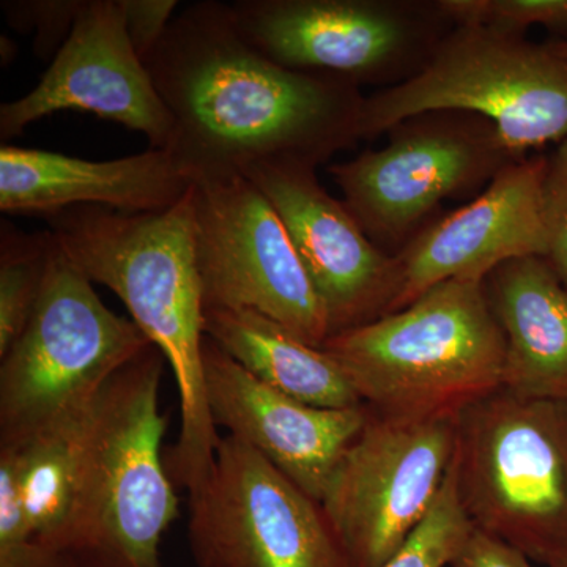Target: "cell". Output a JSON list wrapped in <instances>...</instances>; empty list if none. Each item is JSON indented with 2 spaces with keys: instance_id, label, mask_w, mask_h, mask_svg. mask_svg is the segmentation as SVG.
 <instances>
[{
  "instance_id": "cell-2",
  "label": "cell",
  "mask_w": 567,
  "mask_h": 567,
  "mask_svg": "<svg viewBox=\"0 0 567 567\" xmlns=\"http://www.w3.org/2000/svg\"><path fill=\"white\" fill-rule=\"evenodd\" d=\"M47 219L71 262L121 298L173 369L182 424L167 472L189 496L197 494L210 475L221 436L205 395L207 336L192 189L164 212L76 205Z\"/></svg>"
},
{
  "instance_id": "cell-9",
  "label": "cell",
  "mask_w": 567,
  "mask_h": 567,
  "mask_svg": "<svg viewBox=\"0 0 567 567\" xmlns=\"http://www.w3.org/2000/svg\"><path fill=\"white\" fill-rule=\"evenodd\" d=\"M230 10L270 61L379 91L421 73L454 28L439 0H237Z\"/></svg>"
},
{
  "instance_id": "cell-13",
  "label": "cell",
  "mask_w": 567,
  "mask_h": 567,
  "mask_svg": "<svg viewBox=\"0 0 567 567\" xmlns=\"http://www.w3.org/2000/svg\"><path fill=\"white\" fill-rule=\"evenodd\" d=\"M316 169L303 163H262L244 177L281 216L333 336L390 315L401 270L395 256L368 237L344 200L327 192Z\"/></svg>"
},
{
  "instance_id": "cell-28",
  "label": "cell",
  "mask_w": 567,
  "mask_h": 567,
  "mask_svg": "<svg viewBox=\"0 0 567 567\" xmlns=\"http://www.w3.org/2000/svg\"><path fill=\"white\" fill-rule=\"evenodd\" d=\"M451 567H535L532 559L505 540L473 528Z\"/></svg>"
},
{
  "instance_id": "cell-7",
  "label": "cell",
  "mask_w": 567,
  "mask_h": 567,
  "mask_svg": "<svg viewBox=\"0 0 567 567\" xmlns=\"http://www.w3.org/2000/svg\"><path fill=\"white\" fill-rule=\"evenodd\" d=\"M151 339L112 312L54 238L39 305L0 357V446H20L84 413Z\"/></svg>"
},
{
  "instance_id": "cell-14",
  "label": "cell",
  "mask_w": 567,
  "mask_h": 567,
  "mask_svg": "<svg viewBox=\"0 0 567 567\" xmlns=\"http://www.w3.org/2000/svg\"><path fill=\"white\" fill-rule=\"evenodd\" d=\"M61 111H82L167 148L173 117L126 33L123 0H85L76 25L33 91L0 106V137Z\"/></svg>"
},
{
  "instance_id": "cell-4",
  "label": "cell",
  "mask_w": 567,
  "mask_h": 567,
  "mask_svg": "<svg viewBox=\"0 0 567 567\" xmlns=\"http://www.w3.org/2000/svg\"><path fill=\"white\" fill-rule=\"evenodd\" d=\"M322 349L383 415L458 416L505 379V336L476 279L436 284L401 311L330 336Z\"/></svg>"
},
{
  "instance_id": "cell-8",
  "label": "cell",
  "mask_w": 567,
  "mask_h": 567,
  "mask_svg": "<svg viewBox=\"0 0 567 567\" xmlns=\"http://www.w3.org/2000/svg\"><path fill=\"white\" fill-rule=\"evenodd\" d=\"M385 147L328 169L342 200L383 251L395 256L445 200L480 196L518 162L496 126L465 111H429L395 123Z\"/></svg>"
},
{
  "instance_id": "cell-24",
  "label": "cell",
  "mask_w": 567,
  "mask_h": 567,
  "mask_svg": "<svg viewBox=\"0 0 567 567\" xmlns=\"http://www.w3.org/2000/svg\"><path fill=\"white\" fill-rule=\"evenodd\" d=\"M85 0H7L2 11L10 28L33 35V52L51 61L70 39Z\"/></svg>"
},
{
  "instance_id": "cell-30",
  "label": "cell",
  "mask_w": 567,
  "mask_h": 567,
  "mask_svg": "<svg viewBox=\"0 0 567 567\" xmlns=\"http://www.w3.org/2000/svg\"><path fill=\"white\" fill-rule=\"evenodd\" d=\"M17 44H14V41H11L10 39H7L6 35H2V63L3 65H9L11 61L14 59V54H11L10 48H14Z\"/></svg>"
},
{
  "instance_id": "cell-11",
  "label": "cell",
  "mask_w": 567,
  "mask_h": 567,
  "mask_svg": "<svg viewBox=\"0 0 567 567\" xmlns=\"http://www.w3.org/2000/svg\"><path fill=\"white\" fill-rule=\"evenodd\" d=\"M205 308L248 309L309 346L330 338L327 312L281 216L246 177L192 188Z\"/></svg>"
},
{
  "instance_id": "cell-5",
  "label": "cell",
  "mask_w": 567,
  "mask_h": 567,
  "mask_svg": "<svg viewBox=\"0 0 567 567\" xmlns=\"http://www.w3.org/2000/svg\"><path fill=\"white\" fill-rule=\"evenodd\" d=\"M453 464L476 528L537 565L567 566V401L502 388L466 406Z\"/></svg>"
},
{
  "instance_id": "cell-15",
  "label": "cell",
  "mask_w": 567,
  "mask_h": 567,
  "mask_svg": "<svg viewBox=\"0 0 567 567\" xmlns=\"http://www.w3.org/2000/svg\"><path fill=\"white\" fill-rule=\"evenodd\" d=\"M546 155L525 156L496 175L480 196L436 216L398 254L401 311L436 284L484 281L507 260L546 256L540 186Z\"/></svg>"
},
{
  "instance_id": "cell-29",
  "label": "cell",
  "mask_w": 567,
  "mask_h": 567,
  "mask_svg": "<svg viewBox=\"0 0 567 567\" xmlns=\"http://www.w3.org/2000/svg\"><path fill=\"white\" fill-rule=\"evenodd\" d=\"M0 567H82L80 559L65 550L37 539L0 547Z\"/></svg>"
},
{
  "instance_id": "cell-22",
  "label": "cell",
  "mask_w": 567,
  "mask_h": 567,
  "mask_svg": "<svg viewBox=\"0 0 567 567\" xmlns=\"http://www.w3.org/2000/svg\"><path fill=\"white\" fill-rule=\"evenodd\" d=\"M473 522L458 496L456 470L451 464L434 506L401 550L382 567H447L465 543Z\"/></svg>"
},
{
  "instance_id": "cell-10",
  "label": "cell",
  "mask_w": 567,
  "mask_h": 567,
  "mask_svg": "<svg viewBox=\"0 0 567 567\" xmlns=\"http://www.w3.org/2000/svg\"><path fill=\"white\" fill-rule=\"evenodd\" d=\"M457 445V416L369 409L336 466L322 506L350 567H382L434 506Z\"/></svg>"
},
{
  "instance_id": "cell-16",
  "label": "cell",
  "mask_w": 567,
  "mask_h": 567,
  "mask_svg": "<svg viewBox=\"0 0 567 567\" xmlns=\"http://www.w3.org/2000/svg\"><path fill=\"white\" fill-rule=\"evenodd\" d=\"M205 395L216 427L262 454L317 503L363 427L369 406L320 409L260 382L212 339L204 346Z\"/></svg>"
},
{
  "instance_id": "cell-32",
  "label": "cell",
  "mask_w": 567,
  "mask_h": 567,
  "mask_svg": "<svg viewBox=\"0 0 567 567\" xmlns=\"http://www.w3.org/2000/svg\"><path fill=\"white\" fill-rule=\"evenodd\" d=\"M567 567V566H566Z\"/></svg>"
},
{
  "instance_id": "cell-18",
  "label": "cell",
  "mask_w": 567,
  "mask_h": 567,
  "mask_svg": "<svg viewBox=\"0 0 567 567\" xmlns=\"http://www.w3.org/2000/svg\"><path fill=\"white\" fill-rule=\"evenodd\" d=\"M505 336L503 388L529 399L567 401V287L543 257L496 267L484 279Z\"/></svg>"
},
{
  "instance_id": "cell-23",
  "label": "cell",
  "mask_w": 567,
  "mask_h": 567,
  "mask_svg": "<svg viewBox=\"0 0 567 567\" xmlns=\"http://www.w3.org/2000/svg\"><path fill=\"white\" fill-rule=\"evenodd\" d=\"M454 25H481L525 35L540 25L567 41V0H439Z\"/></svg>"
},
{
  "instance_id": "cell-17",
  "label": "cell",
  "mask_w": 567,
  "mask_h": 567,
  "mask_svg": "<svg viewBox=\"0 0 567 567\" xmlns=\"http://www.w3.org/2000/svg\"><path fill=\"white\" fill-rule=\"evenodd\" d=\"M193 182L166 148L110 162L2 145L0 210L44 215L99 205L126 213H158L181 203Z\"/></svg>"
},
{
  "instance_id": "cell-27",
  "label": "cell",
  "mask_w": 567,
  "mask_h": 567,
  "mask_svg": "<svg viewBox=\"0 0 567 567\" xmlns=\"http://www.w3.org/2000/svg\"><path fill=\"white\" fill-rule=\"evenodd\" d=\"M177 6V0H123L126 33L142 62L162 41Z\"/></svg>"
},
{
  "instance_id": "cell-26",
  "label": "cell",
  "mask_w": 567,
  "mask_h": 567,
  "mask_svg": "<svg viewBox=\"0 0 567 567\" xmlns=\"http://www.w3.org/2000/svg\"><path fill=\"white\" fill-rule=\"evenodd\" d=\"M32 539L22 494L20 462L13 446H0V547Z\"/></svg>"
},
{
  "instance_id": "cell-25",
  "label": "cell",
  "mask_w": 567,
  "mask_h": 567,
  "mask_svg": "<svg viewBox=\"0 0 567 567\" xmlns=\"http://www.w3.org/2000/svg\"><path fill=\"white\" fill-rule=\"evenodd\" d=\"M540 208L546 234L543 259L567 287V141L546 155Z\"/></svg>"
},
{
  "instance_id": "cell-20",
  "label": "cell",
  "mask_w": 567,
  "mask_h": 567,
  "mask_svg": "<svg viewBox=\"0 0 567 567\" xmlns=\"http://www.w3.org/2000/svg\"><path fill=\"white\" fill-rule=\"evenodd\" d=\"M81 415L13 446L20 462L32 539L69 554L76 495V427Z\"/></svg>"
},
{
  "instance_id": "cell-21",
  "label": "cell",
  "mask_w": 567,
  "mask_h": 567,
  "mask_svg": "<svg viewBox=\"0 0 567 567\" xmlns=\"http://www.w3.org/2000/svg\"><path fill=\"white\" fill-rule=\"evenodd\" d=\"M54 235L0 224V357L20 339L39 305Z\"/></svg>"
},
{
  "instance_id": "cell-31",
  "label": "cell",
  "mask_w": 567,
  "mask_h": 567,
  "mask_svg": "<svg viewBox=\"0 0 567 567\" xmlns=\"http://www.w3.org/2000/svg\"><path fill=\"white\" fill-rule=\"evenodd\" d=\"M547 44L551 48V50L558 52L559 55H565V58H567V41L551 40L548 41Z\"/></svg>"
},
{
  "instance_id": "cell-6",
  "label": "cell",
  "mask_w": 567,
  "mask_h": 567,
  "mask_svg": "<svg viewBox=\"0 0 567 567\" xmlns=\"http://www.w3.org/2000/svg\"><path fill=\"white\" fill-rule=\"evenodd\" d=\"M429 111L487 118L516 155L567 141V58L520 33L454 25L412 80L365 95L361 141Z\"/></svg>"
},
{
  "instance_id": "cell-1",
  "label": "cell",
  "mask_w": 567,
  "mask_h": 567,
  "mask_svg": "<svg viewBox=\"0 0 567 567\" xmlns=\"http://www.w3.org/2000/svg\"><path fill=\"white\" fill-rule=\"evenodd\" d=\"M144 65L173 117L166 151L193 185L262 163L319 167L361 141V89L265 58L241 37L230 3L186 7Z\"/></svg>"
},
{
  "instance_id": "cell-19",
  "label": "cell",
  "mask_w": 567,
  "mask_h": 567,
  "mask_svg": "<svg viewBox=\"0 0 567 567\" xmlns=\"http://www.w3.org/2000/svg\"><path fill=\"white\" fill-rule=\"evenodd\" d=\"M205 336L249 374L320 409L364 405L333 358L282 324L248 309L205 308Z\"/></svg>"
},
{
  "instance_id": "cell-12",
  "label": "cell",
  "mask_w": 567,
  "mask_h": 567,
  "mask_svg": "<svg viewBox=\"0 0 567 567\" xmlns=\"http://www.w3.org/2000/svg\"><path fill=\"white\" fill-rule=\"evenodd\" d=\"M189 509L199 567H350L320 503L233 435Z\"/></svg>"
},
{
  "instance_id": "cell-3",
  "label": "cell",
  "mask_w": 567,
  "mask_h": 567,
  "mask_svg": "<svg viewBox=\"0 0 567 567\" xmlns=\"http://www.w3.org/2000/svg\"><path fill=\"white\" fill-rule=\"evenodd\" d=\"M166 358L148 346L111 377L76 427L70 554L82 567H163L159 546L178 516L162 458Z\"/></svg>"
}]
</instances>
